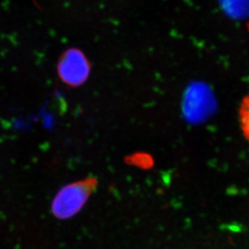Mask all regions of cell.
I'll use <instances>...</instances> for the list:
<instances>
[{
  "instance_id": "obj_1",
  "label": "cell",
  "mask_w": 249,
  "mask_h": 249,
  "mask_svg": "<svg viewBox=\"0 0 249 249\" xmlns=\"http://www.w3.org/2000/svg\"><path fill=\"white\" fill-rule=\"evenodd\" d=\"M98 185L96 178L89 177L62 187L51 204L53 217L67 220L76 215L84 208Z\"/></svg>"
},
{
  "instance_id": "obj_2",
  "label": "cell",
  "mask_w": 249,
  "mask_h": 249,
  "mask_svg": "<svg viewBox=\"0 0 249 249\" xmlns=\"http://www.w3.org/2000/svg\"><path fill=\"white\" fill-rule=\"evenodd\" d=\"M58 74L67 86L79 87L89 79L91 63L83 51L78 48H69L58 59Z\"/></svg>"
},
{
  "instance_id": "obj_3",
  "label": "cell",
  "mask_w": 249,
  "mask_h": 249,
  "mask_svg": "<svg viewBox=\"0 0 249 249\" xmlns=\"http://www.w3.org/2000/svg\"><path fill=\"white\" fill-rule=\"evenodd\" d=\"M125 163L141 169H147L153 164L151 156L143 152H135L125 158Z\"/></svg>"
},
{
  "instance_id": "obj_4",
  "label": "cell",
  "mask_w": 249,
  "mask_h": 249,
  "mask_svg": "<svg viewBox=\"0 0 249 249\" xmlns=\"http://www.w3.org/2000/svg\"><path fill=\"white\" fill-rule=\"evenodd\" d=\"M240 121L243 134L249 142V93L240 104Z\"/></svg>"
}]
</instances>
